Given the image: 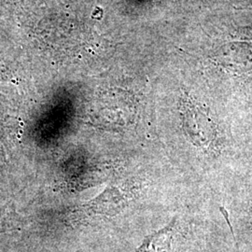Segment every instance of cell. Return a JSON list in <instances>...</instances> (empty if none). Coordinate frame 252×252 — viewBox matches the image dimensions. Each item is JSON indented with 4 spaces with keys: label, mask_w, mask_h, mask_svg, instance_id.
<instances>
[{
    "label": "cell",
    "mask_w": 252,
    "mask_h": 252,
    "mask_svg": "<svg viewBox=\"0 0 252 252\" xmlns=\"http://www.w3.org/2000/svg\"><path fill=\"white\" fill-rule=\"evenodd\" d=\"M127 204L126 195L121 189L110 186L95 198L73 209L77 218L89 219L94 217H113L119 214Z\"/></svg>",
    "instance_id": "6da1fadb"
},
{
    "label": "cell",
    "mask_w": 252,
    "mask_h": 252,
    "mask_svg": "<svg viewBox=\"0 0 252 252\" xmlns=\"http://www.w3.org/2000/svg\"><path fill=\"white\" fill-rule=\"evenodd\" d=\"M184 127L190 140L197 146H208L216 139L217 129L214 124L196 108H187Z\"/></svg>",
    "instance_id": "7a4b0ae2"
},
{
    "label": "cell",
    "mask_w": 252,
    "mask_h": 252,
    "mask_svg": "<svg viewBox=\"0 0 252 252\" xmlns=\"http://www.w3.org/2000/svg\"><path fill=\"white\" fill-rule=\"evenodd\" d=\"M175 225V220L164 227L158 233L149 236L145 239L144 243L137 250L136 252H166L169 247L171 238L172 230Z\"/></svg>",
    "instance_id": "3957f363"
},
{
    "label": "cell",
    "mask_w": 252,
    "mask_h": 252,
    "mask_svg": "<svg viewBox=\"0 0 252 252\" xmlns=\"http://www.w3.org/2000/svg\"><path fill=\"white\" fill-rule=\"evenodd\" d=\"M236 252H239V250H238V246H237V248H236Z\"/></svg>",
    "instance_id": "277c9868"
}]
</instances>
